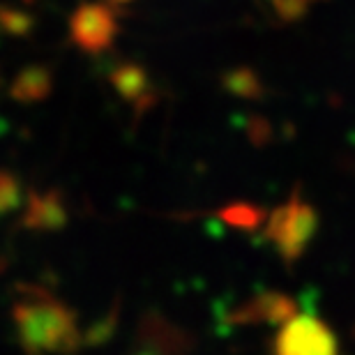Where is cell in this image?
Returning <instances> with one entry per match:
<instances>
[{
  "label": "cell",
  "instance_id": "1",
  "mask_svg": "<svg viewBox=\"0 0 355 355\" xmlns=\"http://www.w3.org/2000/svg\"><path fill=\"white\" fill-rule=\"evenodd\" d=\"M14 325L28 355H69L81 342L72 311L42 291L14 304Z\"/></svg>",
  "mask_w": 355,
  "mask_h": 355
},
{
  "label": "cell",
  "instance_id": "2",
  "mask_svg": "<svg viewBox=\"0 0 355 355\" xmlns=\"http://www.w3.org/2000/svg\"><path fill=\"white\" fill-rule=\"evenodd\" d=\"M316 229V210L307 201H302V196L297 191L288 196L286 203L277 205L263 224L266 238L272 243V247L279 252V257L286 263H293V261L302 257V252L307 250Z\"/></svg>",
  "mask_w": 355,
  "mask_h": 355
},
{
  "label": "cell",
  "instance_id": "3",
  "mask_svg": "<svg viewBox=\"0 0 355 355\" xmlns=\"http://www.w3.org/2000/svg\"><path fill=\"white\" fill-rule=\"evenodd\" d=\"M275 355H339V344L323 318L302 311L282 323L275 337Z\"/></svg>",
  "mask_w": 355,
  "mask_h": 355
},
{
  "label": "cell",
  "instance_id": "4",
  "mask_svg": "<svg viewBox=\"0 0 355 355\" xmlns=\"http://www.w3.org/2000/svg\"><path fill=\"white\" fill-rule=\"evenodd\" d=\"M116 35V19L106 5H83L72 17V40L90 53L111 46Z\"/></svg>",
  "mask_w": 355,
  "mask_h": 355
},
{
  "label": "cell",
  "instance_id": "5",
  "mask_svg": "<svg viewBox=\"0 0 355 355\" xmlns=\"http://www.w3.org/2000/svg\"><path fill=\"white\" fill-rule=\"evenodd\" d=\"M67 222V208L62 203L60 194L46 191V194H31L28 208L24 215V224L28 229L37 231H53L65 226Z\"/></svg>",
  "mask_w": 355,
  "mask_h": 355
},
{
  "label": "cell",
  "instance_id": "6",
  "mask_svg": "<svg viewBox=\"0 0 355 355\" xmlns=\"http://www.w3.org/2000/svg\"><path fill=\"white\" fill-rule=\"evenodd\" d=\"M291 316H295V304L288 295L282 293H263L250 304H245L243 311H238L236 321L245 323H286Z\"/></svg>",
  "mask_w": 355,
  "mask_h": 355
},
{
  "label": "cell",
  "instance_id": "7",
  "mask_svg": "<svg viewBox=\"0 0 355 355\" xmlns=\"http://www.w3.org/2000/svg\"><path fill=\"white\" fill-rule=\"evenodd\" d=\"M49 90H51V76H49V72L40 67H28L14 81L12 97L19 99V102H35V99L46 97Z\"/></svg>",
  "mask_w": 355,
  "mask_h": 355
},
{
  "label": "cell",
  "instance_id": "8",
  "mask_svg": "<svg viewBox=\"0 0 355 355\" xmlns=\"http://www.w3.org/2000/svg\"><path fill=\"white\" fill-rule=\"evenodd\" d=\"M222 222H226L229 226H236V229H243V231H254V229H261L266 224V210L259 208V205H252V203H231L219 212Z\"/></svg>",
  "mask_w": 355,
  "mask_h": 355
},
{
  "label": "cell",
  "instance_id": "9",
  "mask_svg": "<svg viewBox=\"0 0 355 355\" xmlns=\"http://www.w3.org/2000/svg\"><path fill=\"white\" fill-rule=\"evenodd\" d=\"M113 86H116L120 90V95L127 99H144L148 90V81H146V74L141 72L139 67L125 65L113 74Z\"/></svg>",
  "mask_w": 355,
  "mask_h": 355
},
{
  "label": "cell",
  "instance_id": "10",
  "mask_svg": "<svg viewBox=\"0 0 355 355\" xmlns=\"http://www.w3.org/2000/svg\"><path fill=\"white\" fill-rule=\"evenodd\" d=\"M19 196H21V191H19L17 178L7 171H0V215L17 208Z\"/></svg>",
  "mask_w": 355,
  "mask_h": 355
},
{
  "label": "cell",
  "instance_id": "11",
  "mask_svg": "<svg viewBox=\"0 0 355 355\" xmlns=\"http://www.w3.org/2000/svg\"><path fill=\"white\" fill-rule=\"evenodd\" d=\"M0 26L10 33H24V28L28 26V19L19 12H12V10L0 7Z\"/></svg>",
  "mask_w": 355,
  "mask_h": 355
},
{
  "label": "cell",
  "instance_id": "12",
  "mask_svg": "<svg viewBox=\"0 0 355 355\" xmlns=\"http://www.w3.org/2000/svg\"><path fill=\"white\" fill-rule=\"evenodd\" d=\"M113 5H125V3H130V0H111Z\"/></svg>",
  "mask_w": 355,
  "mask_h": 355
}]
</instances>
